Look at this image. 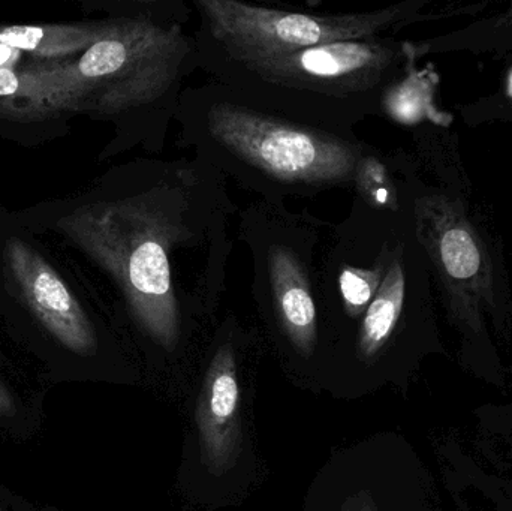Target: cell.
<instances>
[{"label": "cell", "instance_id": "cell-4", "mask_svg": "<svg viewBox=\"0 0 512 511\" xmlns=\"http://www.w3.org/2000/svg\"><path fill=\"white\" fill-rule=\"evenodd\" d=\"M200 17L197 50L230 59L295 53L333 42L375 38L399 17V8L349 14H309L239 0H194Z\"/></svg>", "mask_w": 512, "mask_h": 511}, {"label": "cell", "instance_id": "cell-7", "mask_svg": "<svg viewBox=\"0 0 512 511\" xmlns=\"http://www.w3.org/2000/svg\"><path fill=\"white\" fill-rule=\"evenodd\" d=\"M240 399L236 354L231 345H222L207 369L195 414L203 461L215 474L230 470L239 456Z\"/></svg>", "mask_w": 512, "mask_h": 511}, {"label": "cell", "instance_id": "cell-8", "mask_svg": "<svg viewBox=\"0 0 512 511\" xmlns=\"http://www.w3.org/2000/svg\"><path fill=\"white\" fill-rule=\"evenodd\" d=\"M0 98L24 101L29 119L80 108V101L66 75V63L41 62L15 71L0 68Z\"/></svg>", "mask_w": 512, "mask_h": 511}, {"label": "cell", "instance_id": "cell-1", "mask_svg": "<svg viewBox=\"0 0 512 511\" xmlns=\"http://www.w3.org/2000/svg\"><path fill=\"white\" fill-rule=\"evenodd\" d=\"M222 174L201 162H156L144 191L78 207L57 228L122 290L140 329L165 350L179 344L176 282L182 257L228 252Z\"/></svg>", "mask_w": 512, "mask_h": 511}, {"label": "cell", "instance_id": "cell-12", "mask_svg": "<svg viewBox=\"0 0 512 511\" xmlns=\"http://www.w3.org/2000/svg\"><path fill=\"white\" fill-rule=\"evenodd\" d=\"M441 254L445 269L457 279H468L480 269V252L471 234L462 228L445 233L441 240Z\"/></svg>", "mask_w": 512, "mask_h": 511}, {"label": "cell", "instance_id": "cell-13", "mask_svg": "<svg viewBox=\"0 0 512 511\" xmlns=\"http://www.w3.org/2000/svg\"><path fill=\"white\" fill-rule=\"evenodd\" d=\"M17 413L14 396L6 384L0 380V417H11Z\"/></svg>", "mask_w": 512, "mask_h": 511}, {"label": "cell", "instance_id": "cell-9", "mask_svg": "<svg viewBox=\"0 0 512 511\" xmlns=\"http://www.w3.org/2000/svg\"><path fill=\"white\" fill-rule=\"evenodd\" d=\"M110 26L111 20L84 24L0 26V45L53 59L86 51L110 30Z\"/></svg>", "mask_w": 512, "mask_h": 511}, {"label": "cell", "instance_id": "cell-6", "mask_svg": "<svg viewBox=\"0 0 512 511\" xmlns=\"http://www.w3.org/2000/svg\"><path fill=\"white\" fill-rule=\"evenodd\" d=\"M5 261L18 293L48 333L78 356L95 354V329L59 273L17 237L6 242Z\"/></svg>", "mask_w": 512, "mask_h": 511}, {"label": "cell", "instance_id": "cell-2", "mask_svg": "<svg viewBox=\"0 0 512 511\" xmlns=\"http://www.w3.org/2000/svg\"><path fill=\"white\" fill-rule=\"evenodd\" d=\"M176 120L183 143L201 162L273 206L289 195L352 188L358 164L369 153L355 134L286 116L218 81L185 89Z\"/></svg>", "mask_w": 512, "mask_h": 511}, {"label": "cell", "instance_id": "cell-5", "mask_svg": "<svg viewBox=\"0 0 512 511\" xmlns=\"http://www.w3.org/2000/svg\"><path fill=\"white\" fill-rule=\"evenodd\" d=\"M274 210V209H273ZM294 225L276 218L268 227H249L254 246L255 281L265 282L277 324L295 350L310 357L318 344L316 281L312 272L315 239L292 237ZM306 228V227H304Z\"/></svg>", "mask_w": 512, "mask_h": 511}, {"label": "cell", "instance_id": "cell-3", "mask_svg": "<svg viewBox=\"0 0 512 511\" xmlns=\"http://www.w3.org/2000/svg\"><path fill=\"white\" fill-rule=\"evenodd\" d=\"M396 51L375 38L295 53L230 59L197 50L198 68L249 101L322 128L355 134L381 104Z\"/></svg>", "mask_w": 512, "mask_h": 511}, {"label": "cell", "instance_id": "cell-10", "mask_svg": "<svg viewBox=\"0 0 512 511\" xmlns=\"http://www.w3.org/2000/svg\"><path fill=\"white\" fill-rule=\"evenodd\" d=\"M405 291L402 263L399 258H394L361 321L358 333V354L361 359L369 360L378 356L393 335L402 314Z\"/></svg>", "mask_w": 512, "mask_h": 511}, {"label": "cell", "instance_id": "cell-14", "mask_svg": "<svg viewBox=\"0 0 512 511\" xmlns=\"http://www.w3.org/2000/svg\"><path fill=\"white\" fill-rule=\"evenodd\" d=\"M342 511H376L370 498L355 497L348 501Z\"/></svg>", "mask_w": 512, "mask_h": 511}, {"label": "cell", "instance_id": "cell-11", "mask_svg": "<svg viewBox=\"0 0 512 511\" xmlns=\"http://www.w3.org/2000/svg\"><path fill=\"white\" fill-rule=\"evenodd\" d=\"M387 270L388 267L385 269L382 260H379L378 264L373 267L349 263L334 248L330 257L325 260L321 275L334 278L340 305L345 314L355 320V318L366 314L373 297L378 293L379 285H381Z\"/></svg>", "mask_w": 512, "mask_h": 511}, {"label": "cell", "instance_id": "cell-15", "mask_svg": "<svg viewBox=\"0 0 512 511\" xmlns=\"http://www.w3.org/2000/svg\"><path fill=\"white\" fill-rule=\"evenodd\" d=\"M510 92H511V95H512V75H511V78H510Z\"/></svg>", "mask_w": 512, "mask_h": 511}]
</instances>
